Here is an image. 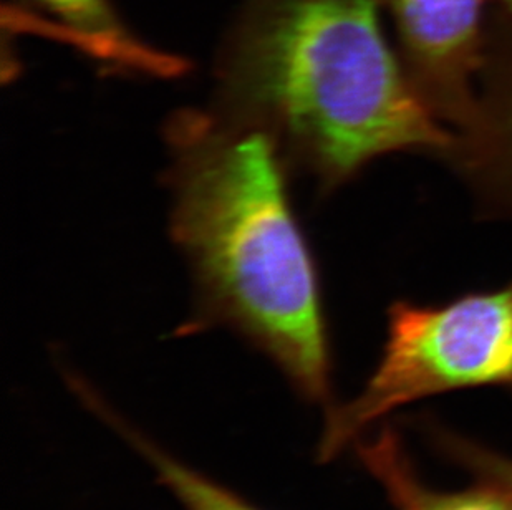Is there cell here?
<instances>
[{"label":"cell","mask_w":512,"mask_h":510,"mask_svg":"<svg viewBox=\"0 0 512 510\" xmlns=\"http://www.w3.org/2000/svg\"><path fill=\"white\" fill-rule=\"evenodd\" d=\"M218 105L327 186L382 154L458 146L388 45L378 0H252L219 58Z\"/></svg>","instance_id":"1"},{"label":"cell","mask_w":512,"mask_h":510,"mask_svg":"<svg viewBox=\"0 0 512 510\" xmlns=\"http://www.w3.org/2000/svg\"><path fill=\"white\" fill-rule=\"evenodd\" d=\"M173 234L206 317L276 361L305 400H330L329 340L314 262L261 131L204 111L168 126Z\"/></svg>","instance_id":"2"},{"label":"cell","mask_w":512,"mask_h":510,"mask_svg":"<svg viewBox=\"0 0 512 510\" xmlns=\"http://www.w3.org/2000/svg\"><path fill=\"white\" fill-rule=\"evenodd\" d=\"M499 386L512 391V284L440 305H393L377 370L332 409L319 456L332 459L368 426L428 396Z\"/></svg>","instance_id":"3"},{"label":"cell","mask_w":512,"mask_h":510,"mask_svg":"<svg viewBox=\"0 0 512 510\" xmlns=\"http://www.w3.org/2000/svg\"><path fill=\"white\" fill-rule=\"evenodd\" d=\"M392 15L411 80L435 111L468 130L486 60L484 0H378Z\"/></svg>","instance_id":"4"},{"label":"cell","mask_w":512,"mask_h":510,"mask_svg":"<svg viewBox=\"0 0 512 510\" xmlns=\"http://www.w3.org/2000/svg\"><path fill=\"white\" fill-rule=\"evenodd\" d=\"M34 15V29L72 44L100 62L136 72L170 75L174 58L148 49L121 24L110 0H20Z\"/></svg>","instance_id":"5"},{"label":"cell","mask_w":512,"mask_h":510,"mask_svg":"<svg viewBox=\"0 0 512 510\" xmlns=\"http://www.w3.org/2000/svg\"><path fill=\"white\" fill-rule=\"evenodd\" d=\"M358 458L382 484L395 510H512L511 497L483 482L469 491L431 489L421 481L392 428H383L375 438L363 441Z\"/></svg>","instance_id":"6"},{"label":"cell","mask_w":512,"mask_h":510,"mask_svg":"<svg viewBox=\"0 0 512 510\" xmlns=\"http://www.w3.org/2000/svg\"><path fill=\"white\" fill-rule=\"evenodd\" d=\"M70 385L83 405L97 414L103 423L115 429L136 453L150 462L161 484L178 497V501L186 510H261L218 482L203 476L201 472L194 471L176 458H171L165 449L158 448L150 438H146L145 434H141L138 429L118 416L115 409L107 405L102 396L92 390L85 381L70 378Z\"/></svg>","instance_id":"7"},{"label":"cell","mask_w":512,"mask_h":510,"mask_svg":"<svg viewBox=\"0 0 512 510\" xmlns=\"http://www.w3.org/2000/svg\"><path fill=\"white\" fill-rule=\"evenodd\" d=\"M466 141L474 168L486 169L512 189V47L506 62L501 58L488 95L479 100Z\"/></svg>","instance_id":"8"},{"label":"cell","mask_w":512,"mask_h":510,"mask_svg":"<svg viewBox=\"0 0 512 510\" xmlns=\"http://www.w3.org/2000/svg\"><path fill=\"white\" fill-rule=\"evenodd\" d=\"M433 439L441 453L448 456L451 461L464 467L474 477H478L483 484L496 487L498 491L504 492L512 499L511 458L501 456L481 444L473 443L443 429H433Z\"/></svg>","instance_id":"9"},{"label":"cell","mask_w":512,"mask_h":510,"mask_svg":"<svg viewBox=\"0 0 512 510\" xmlns=\"http://www.w3.org/2000/svg\"><path fill=\"white\" fill-rule=\"evenodd\" d=\"M501 4H503V7H506V10H508L509 14H512V0H499Z\"/></svg>","instance_id":"10"}]
</instances>
